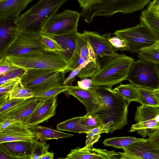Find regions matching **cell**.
I'll return each mask as SVG.
<instances>
[{
    "label": "cell",
    "instance_id": "4fadbf2b",
    "mask_svg": "<svg viewBox=\"0 0 159 159\" xmlns=\"http://www.w3.org/2000/svg\"><path fill=\"white\" fill-rule=\"evenodd\" d=\"M44 99L33 97L0 114V121L11 119L26 124L33 113Z\"/></svg>",
    "mask_w": 159,
    "mask_h": 159
},
{
    "label": "cell",
    "instance_id": "9c48e42d",
    "mask_svg": "<svg viewBox=\"0 0 159 159\" xmlns=\"http://www.w3.org/2000/svg\"><path fill=\"white\" fill-rule=\"evenodd\" d=\"M113 34L125 40L129 47L128 51L132 53L148 48L157 41L146 26L141 21L134 27L117 30Z\"/></svg>",
    "mask_w": 159,
    "mask_h": 159
},
{
    "label": "cell",
    "instance_id": "ba28073f",
    "mask_svg": "<svg viewBox=\"0 0 159 159\" xmlns=\"http://www.w3.org/2000/svg\"><path fill=\"white\" fill-rule=\"evenodd\" d=\"M126 80L140 88L152 90L159 88L157 64L139 59L134 61Z\"/></svg>",
    "mask_w": 159,
    "mask_h": 159
},
{
    "label": "cell",
    "instance_id": "74e56055",
    "mask_svg": "<svg viewBox=\"0 0 159 159\" xmlns=\"http://www.w3.org/2000/svg\"><path fill=\"white\" fill-rule=\"evenodd\" d=\"M108 39L115 51L120 50L121 52L128 51L129 47L124 40L116 36L112 37L109 36Z\"/></svg>",
    "mask_w": 159,
    "mask_h": 159
},
{
    "label": "cell",
    "instance_id": "816d5d0a",
    "mask_svg": "<svg viewBox=\"0 0 159 159\" xmlns=\"http://www.w3.org/2000/svg\"><path fill=\"white\" fill-rule=\"evenodd\" d=\"M54 152H47L41 157V159H53L54 157Z\"/></svg>",
    "mask_w": 159,
    "mask_h": 159
},
{
    "label": "cell",
    "instance_id": "11a10c76",
    "mask_svg": "<svg viewBox=\"0 0 159 159\" xmlns=\"http://www.w3.org/2000/svg\"><path fill=\"white\" fill-rule=\"evenodd\" d=\"M157 68L158 75H159V64H157Z\"/></svg>",
    "mask_w": 159,
    "mask_h": 159
},
{
    "label": "cell",
    "instance_id": "5bb4252c",
    "mask_svg": "<svg viewBox=\"0 0 159 159\" xmlns=\"http://www.w3.org/2000/svg\"><path fill=\"white\" fill-rule=\"evenodd\" d=\"M36 137L26 124L16 121L0 132V144L18 141L32 143Z\"/></svg>",
    "mask_w": 159,
    "mask_h": 159
},
{
    "label": "cell",
    "instance_id": "f5cc1de1",
    "mask_svg": "<svg viewBox=\"0 0 159 159\" xmlns=\"http://www.w3.org/2000/svg\"><path fill=\"white\" fill-rule=\"evenodd\" d=\"M159 49V41H157L153 45L150 47L142 49L141 50L147 51Z\"/></svg>",
    "mask_w": 159,
    "mask_h": 159
},
{
    "label": "cell",
    "instance_id": "484cf974",
    "mask_svg": "<svg viewBox=\"0 0 159 159\" xmlns=\"http://www.w3.org/2000/svg\"><path fill=\"white\" fill-rule=\"evenodd\" d=\"M148 140L147 139L132 137H114L105 139L103 142L106 146H111L115 148L123 149L135 143Z\"/></svg>",
    "mask_w": 159,
    "mask_h": 159
},
{
    "label": "cell",
    "instance_id": "5b68a950",
    "mask_svg": "<svg viewBox=\"0 0 159 159\" xmlns=\"http://www.w3.org/2000/svg\"><path fill=\"white\" fill-rule=\"evenodd\" d=\"M151 0H100L97 3L83 9L81 15L91 23L94 17L110 16L117 13H131L142 10Z\"/></svg>",
    "mask_w": 159,
    "mask_h": 159
},
{
    "label": "cell",
    "instance_id": "9a60e30c",
    "mask_svg": "<svg viewBox=\"0 0 159 159\" xmlns=\"http://www.w3.org/2000/svg\"><path fill=\"white\" fill-rule=\"evenodd\" d=\"M123 152H116L95 148L84 147L72 149L65 159H123Z\"/></svg>",
    "mask_w": 159,
    "mask_h": 159
},
{
    "label": "cell",
    "instance_id": "f546056e",
    "mask_svg": "<svg viewBox=\"0 0 159 159\" xmlns=\"http://www.w3.org/2000/svg\"><path fill=\"white\" fill-rule=\"evenodd\" d=\"M33 97H34L33 91L25 87L21 80L15 85L9 94V99H25Z\"/></svg>",
    "mask_w": 159,
    "mask_h": 159
},
{
    "label": "cell",
    "instance_id": "83f0119b",
    "mask_svg": "<svg viewBox=\"0 0 159 159\" xmlns=\"http://www.w3.org/2000/svg\"><path fill=\"white\" fill-rule=\"evenodd\" d=\"M139 103L141 105L159 108V102L154 95L153 90L139 88Z\"/></svg>",
    "mask_w": 159,
    "mask_h": 159
},
{
    "label": "cell",
    "instance_id": "b9f144b4",
    "mask_svg": "<svg viewBox=\"0 0 159 159\" xmlns=\"http://www.w3.org/2000/svg\"><path fill=\"white\" fill-rule=\"evenodd\" d=\"M16 66L8 61L5 57L0 58V75L12 70Z\"/></svg>",
    "mask_w": 159,
    "mask_h": 159
},
{
    "label": "cell",
    "instance_id": "e575fe53",
    "mask_svg": "<svg viewBox=\"0 0 159 159\" xmlns=\"http://www.w3.org/2000/svg\"><path fill=\"white\" fill-rule=\"evenodd\" d=\"M26 71L24 69L16 66L12 70L0 75V85L14 78L21 79Z\"/></svg>",
    "mask_w": 159,
    "mask_h": 159
},
{
    "label": "cell",
    "instance_id": "681fc988",
    "mask_svg": "<svg viewBox=\"0 0 159 159\" xmlns=\"http://www.w3.org/2000/svg\"><path fill=\"white\" fill-rule=\"evenodd\" d=\"M87 42L88 43L89 54L90 58L93 61L95 62H97V57L93 49L90 44L88 42Z\"/></svg>",
    "mask_w": 159,
    "mask_h": 159
},
{
    "label": "cell",
    "instance_id": "e0dca14e",
    "mask_svg": "<svg viewBox=\"0 0 159 159\" xmlns=\"http://www.w3.org/2000/svg\"><path fill=\"white\" fill-rule=\"evenodd\" d=\"M147 141L137 142L123 148V159H159V150L151 147Z\"/></svg>",
    "mask_w": 159,
    "mask_h": 159
},
{
    "label": "cell",
    "instance_id": "c3c4849f",
    "mask_svg": "<svg viewBox=\"0 0 159 159\" xmlns=\"http://www.w3.org/2000/svg\"><path fill=\"white\" fill-rule=\"evenodd\" d=\"M147 9H155L158 10L159 9V0H154L149 3Z\"/></svg>",
    "mask_w": 159,
    "mask_h": 159
},
{
    "label": "cell",
    "instance_id": "8992f818",
    "mask_svg": "<svg viewBox=\"0 0 159 159\" xmlns=\"http://www.w3.org/2000/svg\"><path fill=\"white\" fill-rule=\"evenodd\" d=\"M66 71L51 69H30L21 79L26 88L31 90L34 97L52 88L64 85Z\"/></svg>",
    "mask_w": 159,
    "mask_h": 159
},
{
    "label": "cell",
    "instance_id": "f907efd6",
    "mask_svg": "<svg viewBox=\"0 0 159 159\" xmlns=\"http://www.w3.org/2000/svg\"><path fill=\"white\" fill-rule=\"evenodd\" d=\"M9 93H0V105L9 98Z\"/></svg>",
    "mask_w": 159,
    "mask_h": 159
},
{
    "label": "cell",
    "instance_id": "7bdbcfd3",
    "mask_svg": "<svg viewBox=\"0 0 159 159\" xmlns=\"http://www.w3.org/2000/svg\"><path fill=\"white\" fill-rule=\"evenodd\" d=\"M147 139V142L151 147L159 150V131H154Z\"/></svg>",
    "mask_w": 159,
    "mask_h": 159
},
{
    "label": "cell",
    "instance_id": "52a82bcc",
    "mask_svg": "<svg viewBox=\"0 0 159 159\" xmlns=\"http://www.w3.org/2000/svg\"><path fill=\"white\" fill-rule=\"evenodd\" d=\"M41 39L39 32L17 28L6 43L0 49V58L44 49Z\"/></svg>",
    "mask_w": 159,
    "mask_h": 159
},
{
    "label": "cell",
    "instance_id": "4dcf8cb0",
    "mask_svg": "<svg viewBox=\"0 0 159 159\" xmlns=\"http://www.w3.org/2000/svg\"><path fill=\"white\" fill-rule=\"evenodd\" d=\"M108 128L105 125L90 130L86 133V145L84 147L89 148H93V144L99 141L101 134L104 133H108Z\"/></svg>",
    "mask_w": 159,
    "mask_h": 159
},
{
    "label": "cell",
    "instance_id": "d6986e66",
    "mask_svg": "<svg viewBox=\"0 0 159 159\" xmlns=\"http://www.w3.org/2000/svg\"><path fill=\"white\" fill-rule=\"evenodd\" d=\"M79 34V32L76 31L64 34L51 35L63 49L64 51L61 52L68 61L69 65L73 57Z\"/></svg>",
    "mask_w": 159,
    "mask_h": 159
},
{
    "label": "cell",
    "instance_id": "44dd1931",
    "mask_svg": "<svg viewBox=\"0 0 159 159\" xmlns=\"http://www.w3.org/2000/svg\"><path fill=\"white\" fill-rule=\"evenodd\" d=\"M33 0H0V18H18L20 14Z\"/></svg>",
    "mask_w": 159,
    "mask_h": 159
},
{
    "label": "cell",
    "instance_id": "f1b7e54d",
    "mask_svg": "<svg viewBox=\"0 0 159 159\" xmlns=\"http://www.w3.org/2000/svg\"><path fill=\"white\" fill-rule=\"evenodd\" d=\"M80 123L89 130L104 125L99 117L94 113H86L80 116Z\"/></svg>",
    "mask_w": 159,
    "mask_h": 159
},
{
    "label": "cell",
    "instance_id": "cb8c5ba5",
    "mask_svg": "<svg viewBox=\"0 0 159 159\" xmlns=\"http://www.w3.org/2000/svg\"><path fill=\"white\" fill-rule=\"evenodd\" d=\"M18 18L13 16L0 18V49L6 43L17 28Z\"/></svg>",
    "mask_w": 159,
    "mask_h": 159
},
{
    "label": "cell",
    "instance_id": "7a4b0ae2",
    "mask_svg": "<svg viewBox=\"0 0 159 159\" xmlns=\"http://www.w3.org/2000/svg\"><path fill=\"white\" fill-rule=\"evenodd\" d=\"M9 62L26 70L51 69L66 71L69 62L61 52L44 49L37 50L21 55L5 57Z\"/></svg>",
    "mask_w": 159,
    "mask_h": 159
},
{
    "label": "cell",
    "instance_id": "60d3db41",
    "mask_svg": "<svg viewBox=\"0 0 159 159\" xmlns=\"http://www.w3.org/2000/svg\"><path fill=\"white\" fill-rule=\"evenodd\" d=\"M20 80L19 78H14L0 85V93H10L15 85Z\"/></svg>",
    "mask_w": 159,
    "mask_h": 159
},
{
    "label": "cell",
    "instance_id": "30bf717a",
    "mask_svg": "<svg viewBox=\"0 0 159 159\" xmlns=\"http://www.w3.org/2000/svg\"><path fill=\"white\" fill-rule=\"evenodd\" d=\"M134 120L136 123L129 132L137 131L143 138L149 137L159 130V108L144 105L136 107Z\"/></svg>",
    "mask_w": 159,
    "mask_h": 159
},
{
    "label": "cell",
    "instance_id": "6da1fadb",
    "mask_svg": "<svg viewBox=\"0 0 159 159\" xmlns=\"http://www.w3.org/2000/svg\"><path fill=\"white\" fill-rule=\"evenodd\" d=\"M99 107L94 113L109 129V133L122 129L128 124L127 116L129 104L107 86L95 87Z\"/></svg>",
    "mask_w": 159,
    "mask_h": 159
},
{
    "label": "cell",
    "instance_id": "ab89813d",
    "mask_svg": "<svg viewBox=\"0 0 159 159\" xmlns=\"http://www.w3.org/2000/svg\"><path fill=\"white\" fill-rule=\"evenodd\" d=\"M92 61L91 60L86 63L81 64L78 67L71 71L66 78L65 79L63 82V84L65 85H72V83L75 80L76 76L80 71L81 69L85 66L90 61Z\"/></svg>",
    "mask_w": 159,
    "mask_h": 159
},
{
    "label": "cell",
    "instance_id": "3957f363",
    "mask_svg": "<svg viewBox=\"0 0 159 159\" xmlns=\"http://www.w3.org/2000/svg\"><path fill=\"white\" fill-rule=\"evenodd\" d=\"M134 59L125 54L111 56L100 64V68L91 78L93 87L107 86L110 88L126 80Z\"/></svg>",
    "mask_w": 159,
    "mask_h": 159
},
{
    "label": "cell",
    "instance_id": "1f68e13d",
    "mask_svg": "<svg viewBox=\"0 0 159 159\" xmlns=\"http://www.w3.org/2000/svg\"><path fill=\"white\" fill-rule=\"evenodd\" d=\"M41 42L43 49L49 51L63 52L64 50L57 41L51 35L39 32Z\"/></svg>",
    "mask_w": 159,
    "mask_h": 159
},
{
    "label": "cell",
    "instance_id": "8d00e7d4",
    "mask_svg": "<svg viewBox=\"0 0 159 159\" xmlns=\"http://www.w3.org/2000/svg\"><path fill=\"white\" fill-rule=\"evenodd\" d=\"M67 86L63 85L50 89L42 93L38 94L34 97H40L44 98H53L60 93L66 91Z\"/></svg>",
    "mask_w": 159,
    "mask_h": 159
},
{
    "label": "cell",
    "instance_id": "d4e9b609",
    "mask_svg": "<svg viewBox=\"0 0 159 159\" xmlns=\"http://www.w3.org/2000/svg\"><path fill=\"white\" fill-rule=\"evenodd\" d=\"M112 90L129 104L132 101L139 102V87L131 83L126 84H120Z\"/></svg>",
    "mask_w": 159,
    "mask_h": 159
},
{
    "label": "cell",
    "instance_id": "2e32d148",
    "mask_svg": "<svg viewBox=\"0 0 159 159\" xmlns=\"http://www.w3.org/2000/svg\"><path fill=\"white\" fill-rule=\"evenodd\" d=\"M66 91L82 103L86 108L87 113H93L98 108V99L95 87L84 89L78 86L67 85Z\"/></svg>",
    "mask_w": 159,
    "mask_h": 159
},
{
    "label": "cell",
    "instance_id": "ffe728a7",
    "mask_svg": "<svg viewBox=\"0 0 159 159\" xmlns=\"http://www.w3.org/2000/svg\"><path fill=\"white\" fill-rule=\"evenodd\" d=\"M9 152L12 159H30L32 143L18 141L0 144Z\"/></svg>",
    "mask_w": 159,
    "mask_h": 159
},
{
    "label": "cell",
    "instance_id": "836d02e7",
    "mask_svg": "<svg viewBox=\"0 0 159 159\" xmlns=\"http://www.w3.org/2000/svg\"><path fill=\"white\" fill-rule=\"evenodd\" d=\"M100 66V64L98 62L91 61L81 69L77 76L81 79L91 78L98 70Z\"/></svg>",
    "mask_w": 159,
    "mask_h": 159
},
{
    "label": "cell",
    "instance_id": "4316f807",
    "mask_svg": "<svg viewBox=\"0 0 159 159\" xmlns=\"http://www.w3.org/2000/svg\"><path fill=\"white\" fill-rule=\"evenodd\" d=\"M80 116L75 117L58 124L57 125V129L80 134L86 133L90 130L80 124Z\"/></svg>",
    "mask_w": 159,
    "mask_h": 159
},
{
    "label": "cell",
    "instance_id": "7c38bea8",
    "mask_svg": "<svg viewBox=\"0 0 159 159\" xmlns=\"http://www.w3.org/2000/svg\"><path fill=\"white\" fill-rule=\"evenodd\" d=\"M82 34L92 47L100 65L117 53L109 41L110 34L102 35L97 32L84 30Z\"/></svg>",
    "mask_w": 159,
    "mask_h": 159
},
{
    "label": "cell",
    "instance_id": "ee69618b",
    "mask_svg": "<svg viewBox=\"0 0 159 159\" xmlns=\"http://www.w3.org/2000/svg\"><path fill=\"white\" fill-rule=\"evenodd\" d=\"M78 86L84 89H88L93 86L92 85V82L91 79L85 78L77 82Z\"/></svg>",
    "mask_w": 159,
    "mask_h": 159
},
{
    "label": "cell",
    "instance_id": "f6af8a7d",
    "mask_svg": "<svg viewBox=\"0 0 159 159\" xmlns=\"http://www.w3.org/2000/svg\"><path fill=\"white\" fill-rule=\"evenodd\" d=\"M100 0H77L80 7L83 9L86 8L92 5L96 4Z\"/></svg>",
    "mask_w": 159,
    "mask_h": 159
},
{
    "label": "cell",
    "instance_id": "bcb514c9",
    "mask_svg": "<svg viewBox=\"0 0 159 159\" xmlns=\"http://www.w3.org/2000/svg\"><path fill=\"white\" fill-rule=\"evenodd\" d=\"M15 122L14 120L11 119H7L0 121V132Z\"/></svg>",
    "mask_w": 159,
    "mask_h": 159
},
{
    "label": "cell",
    "instance_id": "7dc6e473",
    "mask_svg": "<svg viewBox=\"0 0 159 159\" xmlns=\"http://www.w3.org/2000/svg\"><path fill=\"white\" fill-rule=\"evenodd\" d=\"M12 159L8 152L0 145V159Z\"/></svg>",
    "mask_w": 159,
    "mask_h": 159
},
{
    "label": "cell",
    "instance_id": "8fae6325",
    "mask_svg": "<svg viewBox=\"0 0 159 159\" xmlns=\"http://www.w3.org/2000/svg\"><path fill=\"white\" fill-rule=\"evenodd\" d=\"M80 16V13L69 9L56 13L40 32L50 35H54L77 31Z\"/></svg>",
    "mask_w": 159,
    "mask_h": 159
},
{
    "label": "cell",
    "instance_id": "d590c367",
    "mask_svg": "<svg viewBox=\"0 0 159 159\" xmlns=\"http://www.w3.org/2000/svg\"><path fill=\"white\" fill-rule=\"evenodd\" d=\"M138 57L142 60L159 64V49L140 50L137 52Z\"/></svg>",
    "mask_w": 159,
    "mask_h": 159
},
{
    "label": "cell",
    "instance_id": "9f6ffc18",
    "mask_svg": "<svg viewBox=\"0 0 159 159\" xmlns=\"http://www.w3.org/2000/svg\"><path fill=\"white\" fill-rule=\"evenodd\" d=\"M158 130V131H159V130Z\"/></svg>",
    "mask_w": 159,
    "mask_h": 159
},
{
    "label": "cell",
    "instance_id": "ac0fdd59",
    "mask_svg": "<svg viewBox=\"0 0 159 159\" xmlns=\"http://www.w3.org/2000/svg\"><path fill=\"white\" fill-rule=\"evenodd\" d=\"M57 96L44 98L30 117L27 124L35 125L47 121L56 114Z\"/></svg>",
    "mask_w": 159,
    "mask_h": 159
},
{
    "label": "cell",
    "instance_id": "603a6c76",
    "mask_svg": "<svg viewBox=\"0 0 159 159\" xmlns=\"http://www.w3.org/2000/svg\"><path fill=\"white\" fill-rule=\"evenodd\" d=\"M29 129L36 135V139L40 141L70 137L73 135L54 130L46 127L36 125H28Z\"/></svg>",
    "mask_w": 159,
    "mask_h": 159
},
{
    "label": "cell",
    "instance_id": "7402d4cb",
    "mask_svg": "<svg viewBox=\"0 0 159 159\" xmlns=\"http://www.w3.org/2000/svg\"><path fill=\"white\" fill-rule=\"evenodd\" d=\"M140 21L147 27L157 41H159V14L158 10L147 9L143 11Z\"/></svg>",
    "mask_w": 159,
    "mask_h": 159
},
{
    "label": "cell",
    "instance_id": "d6a6232c",
    "mask_svg": "<svg viewBox=\"0 0 159 159\" xmlns=\"http://www.w3.org/2000/svg\"><path fill=\"white\" fill-rule=\"evenodd\" d=\"M49 148V144H47L46 141L40 142L34 138L32 142L30 159H41L42 156L48 152Z\"/></svg>",
    "mask_w": 159,
    "mask_h": 159
},
{
    "label": "cell",
    "instance_id": "f35d334b",
    "mask_svg": "<svg viewBox=\"0 0 159 159\" xmlns=\"http://www.w3.org/2000/svg\"><path fill=\"white\" fill-rule=\"evenodd\" d=\"M25 99L19 98H9L0 105V114L15 106Z\"/></svg>",
    "mask_w": 159,
    "mask_h": 159
},
{
    "label": "cell",
    "instance_id": "277c9868",
    "mask_svg": "<svg viewBox=\"0 0 159 159\" xmlns=\"http://www.w3.org/2000/svg\"><path fill=\"white\" fill-rule=\"evenodd\" d=\"M67 0H39L18 17L16 27L39 32Z\"/></svg>",
    "mask_w": 159,
    "mask_h": 159
},
{
    "label": "cell",
    "instance_id": "db71d44e",
    "mask_svg": "<svg viewBox=\"0 0 159 159\" xmlns=\"http://www.w3.org/2000/svg\"><path fill=\"white\" fill-rule=\"evenodd\" d=\"M153 93L159 102V88L153 90Z\"/></svg>",
    "mask_w": 159,
    "mask_h": 159
}]
</instances>
